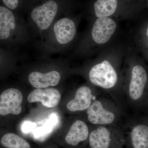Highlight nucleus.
Returning <instances> with one entry per match:
<instances>
[{"label":"nucleus","instance_id":"obj_17","mask_svg":"<svg viewBox=\"0 0 148 148\" xmlns=\"http://www.w3.org/2000/svg\"><path fill=\"white\" fill-rule=\"evenodd\" d=\"M57 118L56 115L54 114L51 115L48 121L46 123L45 125L35 130L34 132V135L36 137H40L50 132L52 127L57 123Z\"/></svg>","mask_w":148,"mask_h":148},{"label":"nucleus","instance_id":"obj_4","mask_svg":"<svg viewBox=\"0 0 148 148\" xmlns=\"http://www.w3.org/2000/svg\"><path fill=\"white\" fill-rule=\"evenodd\" d=\"M57 10L56 3L50 0L34 8L31 12V17L40 29L46 30L53 22Z\"/></svg>","mask_w":148,"mask_h":148},{"label":"nucleus","instance_id":"obj_7","mask_svg":"<svg viewBox=\"0 0 148 148\" xmlns=\"http://www.w3.org/2000/svg\"><path fill=\"white\" fill-rule=\"evenodd\" d=\"M147 77L145 70L140 65L133 67L129 87L130 97L134 101L142 97L147 83Z\"/></svg>","mask_w":148,"mask_h":148},{"label":"nucleus","instance_id":"obj_18","mask_svg":"<svg viewBox=\"0 0 148 148\" xmlns=\"http://www.w3.org/2000/svg\"><path fill=\"white\" fill-rule=\"evenodd\" d=\"M36 124L34 123L25 121L22 124L21 130L23 132L28 133V132H31L34 128L36 127Z\"/></svg>","mask_w":148,"mask_h":148},{"label":"nucleus","instance_id":"obj_12","mask_svg":"<svg viewBox=\"0 0 148 148\" xmlns=\"http://www.w3.org/2000/svg\"><path fill=\"white\" fill-rule=\"evenodd\" d=\"M89 134L87 125L82 121H77L72 125L65 137V142L69 145L76 147L88 139Z\"/></svg>","mask_w":148,"mask_h":148},{"label":"nucleus","instance_id":"obj_20","mask_svg":"<svg viewBox=\"0 0 148 148\" xmlns=\"http://www.w3.org/2000/svg\"><path fill=\"white\" fill-rule=\"evenodd\" d=\"M147 36L148 38V27L147 28Z\"/></svg>","mask_w":148,"mask_h":148},{"label":"nucleus","instance_id":"obj_5","mask_svg":"<svg viewBox=\"0 0 148 148\" xmlns=\"http://www.w3.org/2000/svg\"><path fill=\"white\" fill-rule=\"evenodd\" d=\"M116 27L115 22L109 17L98 18L92 27V39L99 44L107 42L114 33Z\"/></svg>","mask_w":148,"mask_h":148},{"label":"nucleus","instance_id":"obj_6","mask_svg":"<svg viewBox=\"0 0 148 148\" xmlns=\"http://www.w3.org/2000/svg\"><path fill=\"white\" fill-rule=\"evenodd\" d=\"M61 95L58 90L54 88H37L28 95L29 103L40 102L46 107L52 108L58 105Z\"/></svg>","mask_w":148,"mask_h":148},{"label":"nucleus","instance_id":"obj_15","mask_svg":"<svg viewBox=\"0 0 148 148\" xmlns=\"http://www.w3.org/2000/svg\"><path fill=\"white\" fill-rule=\"evenodd\" d=\"M117 0H97L94 4L97 17H108L113 14L117 7Z\"/></svg>","mask_w":148,"mask_h":148},{"label":"nucleus","instance_id":"obj_8","mask_svg":"<svg viewBox=\"0 0 148 148\" xmlns=\"http://www.w3.org/2000/svg\"><path fill=\"white\" fill-rule=\"evenodd\" d=\"M87 114L88 121L95 125L111 124L115 119L114 114L105 109L101 101L98 100L91 103L87 109Z\"/></svg>","mask_w":148,"mask_h":148},{"label":"nucleus","instance_id":"obj_11","mask_svg":"<svg viewBox=\"0 0 148 148\" xmlns=\"http://www.w3.org/2000/svg\"><path fill=\"white\" fill-rule=\"evenodd\" d=\"M92 97L90 88L86 86H81L77 90L75 98L67 104V109L72 112L87 110L92 103Z\"/></svg>","mask_w":148,"mask_h":148},{"label":"nucleus","instance_id":"obj_2","mask_svg":"<svg viewBox=\"0 0 148 148\" xmlns=\"http://www.w3.org/2000/svg\"><path fill=\"white\" fill-rule=\"evenodd\" d=\"M88 143L90 148H123L124 144L121 135L103 126L90 132Z\"/></svg>","mask_w":148,"mask_h":148},{"label":"nucleus","instance_id":"obj_1","mask_svg":"<svg viewBox=\"0 0 148 148\" xmlns=\"http://www.w3.org/2000/svg\"><path fill=\"white\" fill-rule=\"evenodd\" d=\"M89 78L93 84L105 89L113 87L118 79L115 70L110 62L106 60L96 64L90 69Z\"/></svg>","mask_w":148,"mask_h":148},{"label":"nucleus","instance_id":"obj_9","mask_svg":"<svg viewBox=\"0 0 148 148\" xmlns=\"http://www.w3.org/2000/svg\"><path fill=\"white\" fill-rule=\"evenodd\" d=\"M53 31L58 42L64 45L73 39L76 28L73 20L69 18H64L59 19L55 23Z\"/></svg>","mask_w":148,"mask_h":148},{"label":"nucleus","instance_id":"obj_16","mask_svg":"<svg viewBox=\"0 0 148 148\" xmlns=\"http://www.w3.org/2000/svg\"><path fill=\"white\" fill-rule=\"evenodd\" d=\"M0 142L1 145L6 148H31L28 142L13 133L4 135L1 138Z\"/></svg>","mask_w":148,"mask_h":148},{"label":"nucleus","instance_id":"obj_13","mask_svg":"<svg viewBox=\"0 0 148 148\" xmlns=\"http://www.w3.org/2000/svg\"><path fill=\"white\" fill-rule=\"evenodd\" d=\"M127 148H148V127L138 125L130 131L128 137Z\"/></svg>","mask_w":148,"mask_h":148},{"label":"nucleus","instance_id":"obj_3","mask_svg":"<svg viewBox=\"0 0 148 148\" xmlns=\"http://www.w3.org/2000/svg\"><path fill=\"white\" fill-rule=\"evenodd\" d=\"M23 95L16 88H9L0 96V114L5 116L9 114L18 115L21 113Z\"/></svg>","mask_w":148,"mask_h":148},{"label":"nucleus","instance_id":"obj_19","mask_svg":"<svg viewBox=\"0 0 148 148\" xmlns=\"http://www.w3.org/2000/svg\"><path fill=\"white\" fill-rule=\"evenodd\" d=\"M3 1L10 9H15L18 6V0H3Z\"/></svg>","mask_w":148,"mask_h":148},{"label":"nucleus","instance_id":"obj_10","mask_svg":"<svg viewBox=\"0 0 148 148\" xmlns=\"http://www.w3.org/2000/svg\"><path fill=\"white\" fill-rule=\"evenodd\" d=\"M60 79V74L56 71H52L46 73L32 72L29 74L28 77L30 84L37 88H44L49 86H56L58 84Z\"/></svg>","mask_w":148,"mask_h":148},{"label":"nucleus","instance_id":"obj_14","mask_svg":"<svg viewBox=\"0 0 148 148\" xmlns=\"http://www.w3.org/2000/svg\"><path fill=\"white\" fill-rule=\"evenodd\" d=\"M15 20L12 12L7 8L0 7V38L5 40L15 28Z\"/></svg>","mask_w":148,"mask_h":148}]
</instances>
